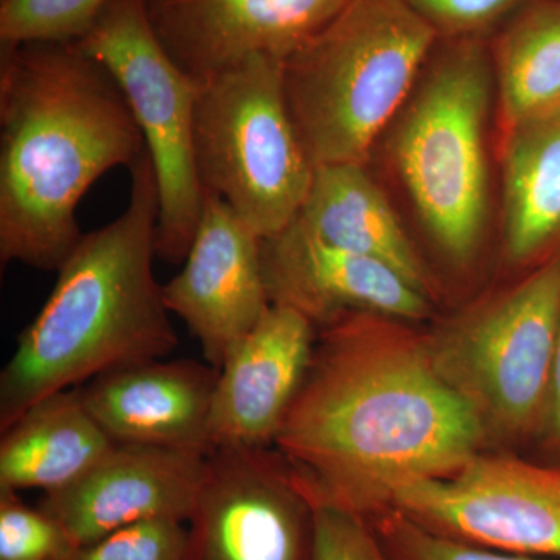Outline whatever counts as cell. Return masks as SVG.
<instances>
[{"label":"cell","mask_w":560,"mask_h":560,"mask_svg":"<svg viewBox=\"0 0 560 560\" xmlns=\"http://www.w3.org/2000/svg\"><path fill=\"white\" fill-rule=\"evenodd\" d=\"M315 503L370 521L399 486L488 451L477 416L431 360L425 331L353 315L318 330L275 441Z\"/></svg>","instance_id":"obj_1"},{"label":"cell","mask_w":560,"mask_h":560,"mask_svg":"<svg viewBox=\"0 0 560 560\" xmlns=\"http://www.w3.org/2000/svg\"><path fill=\"white\" fill-rule=\"evenodd\" d=\"M147 150L109 70L79 44L0 47V264L58 271L95 180Z\"/></svg>","instance_id":"obj_2"},{"label":"cell","mask_w":560,"mask_h":560,"mask_svg":"<svg viewBox=\"0 0 560 560\" xmlns=\"http://www.w3.org/2000/svg\"><path fill=\"white\" fill-rule=\"evenodd\" d=\"M119 219L84 234L0 375V431L33 404L97 375L165 359L178 335L153 272L160 191L149 151Z\"/></svg>","instance_id":"obj_3"},{"label":"cell","mask_w":560,"mask_h":560,"mask_svg":"<svg viewBox=\"0 0 560 560\" xmlns=\"http://www.w3.org/2000/svg\"><path fill=\"white\" fill-rule=\"evenodd\" d=\"M440 36L401 0H350L283 61V91L313 164L368 165Z\"/></svg>","instance_id":"obj_4"},{"label":"cell","mask_w":560,"mask_h":560,"mask_svg":"<svg viewBox=\"0 0 560 560\" xmlns=\"http://www.w3.org/2000/svg\"><path fill=\"white\" fill-rule=\"evenodd\" d=\"M489 38L438 39L390 127L389 153L420 221L453 267L477 257L488 224Z\"/></svg>","instance_id":"obj_5"},{"label":"cell","mask_w":560,"mask_h":560,"mask_svg":"<svg viewBox=\"0 0 560 560\" xmlns=\"http://www.w3.org/2000/svg\"><path fill=\"white\" fill-rule=\"evenodd\" d=\"M560 334V250L425 331L431 360L480 422L488 451L539 440Z\"/></svg>","instance_id":"obj_6"},{"label":"cell","mask_w":560,"mask_h":560,"mask_svg":"<svg viewBox=\"0 0 560 560\" xmlns=\"http://www.w3.org/2000/svg\"><path fill=\"white\" fill-rule=\"evenodd\" d=\"M194 149L202 190L264 238L289 228L316 165L283 91V61L256 57L197 81Z\"/></svg>","instance_id":"obj_7"},{"label":"cell","mask_w":560,"mask_h":560,"mask_svg":"<svg viewBox=\"0 0 560 560\" xmlns=\"http://www.w3.org/2000/svg\"><path fill=\"white\" fill-rule=\"evenodd\" d=\"M77 44L109 70L135 114L160 191L158 257L178 265L205 202L194 149L198 83L165 50L142 0H113Z\"/></svg>","instance_id":"obj_8"},{"label":"cell","mask_w":560,"mask_h":560,"mask_svg":"<svg viewBox=\"0 0 560 560\" xmlns=\"http://www.w3.org/2000/svg\"><path fill=\"white\" fill-rule=\"evenodd\" d=\"M448 539L560 559V466L485 451L458 470L399 486L390 506Z\"/></svg>","instance_id":"obj_9"},{"label":"cell","mask_w":560,"mask_h":560,"mask_svg":"<svg viewBox=\"0 0 560 560\" xmlns=\"http://www.w3.org/2000/svg\"><path fill=\"white\" fill-rule=\"evenodd\" d=\"M189 525L186 560L315 558V501L275 445L210 452Z\"/></svg>","instance_id":"obj_10"},{"label":"cell","mask_w":560,"mask_h":560,"mask_svg":"<svg viewBox=\"0 0 560 560\" xmlns=\"http://www.w3.org/2000/svg\"><path fill=\"white\" fill-rule=\"evenodd\" d=\"M162 291L168 312L186 323L208 364L220 370L271 307L261 238L226 201L205 191L200 224L183 270Z\"/></svg>","instance_id":"obj_11"},{"label":"cell","mask_w":560,"mask_h":560,"mask_svg":"<svg viewBox=\"0 0 560 560\" xmlns=\"http://www.w3.org/2000/svg\"><path fill=\"white\" fill-rule=\"evenodd\" d=\"M261 267L271 304L300 312L316 330L353 315L386 316L419 326L433 313V300L399 271L327 245L294 220L261 241Z\"/></svg>","instance_id":"obj_12"},{"label":"cell","mask_w":560,"mask_h":560,"mask_svg":"<svg viewBox=\"0 0 560 560\" xmlns=\"http://www.w3.org/2000/svg\"><path fill=\"white\" fill-rule=\"evenodd\" d=\"M209 453L162 445L116 444L79 481L46 493L39 508L75 547L153 521L189 522Z\"/></svg>","instance_id":"obj_13"},{"label":"cell","mask_w":560,"mask_h":560,"mask_svg":"<svg viewBox=\"0 0 560 560\" xmlns=\"http://www.w3.org/2000/svg\"><path fill=\"white\" fill-rule=\"evenodd\" d=\"M165 50L200 81L246 58L285 61L350 0H142Z\"/></svg>","instance_id":"obj_14"},{"label":"cell","mask_w":560,"mask_h":560,"mask_svg":"<svg viewBox=\"0 0 560 560\" xmlns=\"http://www.w3.org/2000/svg\"><path fill=\"white\" fill-rule=\"evenodd\" d=\"M316 338L318 330L300 312L271 304L219 370L209 422L213 451L275 445Z\"/></svg>","instance_id":"obj_15"},{"label":"cell","mask_w":560,"mask_h":560,"mask_svg":"<svg viewBox=\"0 0 560 560\" xmlns=\"http://www.w3.org/2000/svg\"><path fill=\"white\" fill-rule=\"evenodd\" d=\"M219 374L198 361L154 359L105 372L77 389L116 444L210 453V411Z\"/></svg>","instance_id":"obj_16"},{"label":"cell","mask_w":560,"mask_h":560,"mask_svg":"<svg viewBox=\"0 0 560 560\" xmlns=\"http://www.w3.org/2000/svg\"><path fill=\"white\" fill-rule=\"evenodd\" d=\"M294 221L318 241L383 261L431 300L436 296L433 276L368 165H318Z\"/></svg>","instance_id":"obj_17"},{"label":"cell","mask_w":560,"mask_h":560,"mask_svg":"<svg viewBox=\"0 0 560 560\" xmlns=\"http://www.w3.org/2000/svg\"><path fill=\"white\" fill-rule=\"evenodd\" d=\"M114 445L79 389L50 394L2 431L0 492H58L97 466Z\"/></svg>","instance_id":"obj_18"},{"label":"cell","mask_w":560,"mask_h":560,"mask_svg":"<svg viewBox=\"0 0 560 560\" xmlns=\"http://www.w3.org/2000/svg\"><path fill=\"white\" fill-rule=\"evenodd\" d=\"M503 250L536 267L560 250V113L501 132Z\"/></svg>","instance_id":"obj_19"},{"label":"cell","mask_w":560,"mask_h":560,"mask_svg":"<svg viewBox=\"0 0 560 560\" xmlns=\"http://www.w3.org/2000/svg\"><path fill=\"white\" fill-rule=\"evenodd\" d=\"M500 132L560 113V0H528L489 38Z\"/></svg>","instance_id":"obj_20"},{"label":"cell","mask_w":560,"mask_h":560,"mask_svg":"<svg viewBox=\"0 0 560 560\" xmlns=\"http://www.w3.org/2000/svg\"><path fill=\"white\" fill-rule=\"evenodd\" d=\"M113 0H0V47L79 43Z\"/></svg>","instance_id":"obj_21"},{"label":"cell","mask_w":560,"mask_h":560,"mask_svg":"<svg viewBox=\"0 0 560 560\" xmlns=\"http://www.w3.org/2000/svg\"><path fill=\"white\" fill-rule=\"evenodd\" d=\"M372 528L393 560H560L490 550L423 528L404 512L386 508L372 515Z\"/></svg>","instance_id":"obj_22"},{"label":"cell","mask_w":560,"mask_h":560,"mask_svg":"<svg viewBox=\"0 0 560 560\" xmlns=\"http://www.w3.org/2000/svg\"><path fill=\"white\" fill-rule=\"evenodd\" d=\"M75 547L60 523L18 492H0V560H57Z\"/></svg>","instance_id":"obj_23"},{"label":"cell","mask_w":560,"mask_h":560,"mask_svg":"<svg viewBox=\"0 0 560 560\" xmlns=\"http://www.w3.org/2000/svg\"><path fill=\"white\" fill-rule=\"evenodd\" d=\"M187 528L175 521L138 523L92 544L72 547L57 560H186Z\"/></svg>","instance_id":"obj_24"},{"label":"cell","mask_w":560,"mask_h":560,"mask_svg":"<svg viewBox=\"0 0 560 560\" xmlns=\"http://www.w3.org/2000/svg\"><path fill=\"white\" fill-rule=\"evenodd\" d=\"M441 39L490 38L528 0H401Z\"/></svg>","instance_id":"obj_25"},{"label":"cell","mask_w":560,"mask_h":560,"mask_svg":"<svg viewBox=\"0 0 560 560\" xmlns=\"http://www.w3.org/2000/svg\"><path fill=\"white\" fill-rule=\"evenodd\" d=\"M315 504L313 560H393L366 518L331 504Z\"/></svg>","instance_id":"obj_26"},{"label":"cell","mask_w":560,"mask_h":560,"mask_svg":"<svg viewBox=\"0 0 560 560\" xmlns=\"http://www.w3.org/2000/svg\"><path fill=\"white\" fill-rule=\"evenodd\" d=\"M537 445L551 459V464H559L560 466V334L558 349H556L555 368H552L547 419H545Z\"/></svg>","instance_id":"obj_27"}]
</instances>
